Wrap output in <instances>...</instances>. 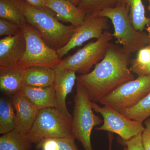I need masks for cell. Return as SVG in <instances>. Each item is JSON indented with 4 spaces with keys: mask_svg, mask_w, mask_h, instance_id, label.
<instances>
[{
    "mask_svg": "<svg viewBox=\"0 0 150 150\" xmlns=\"http://www.w3.org/2000/svg\"><path fill=\"white\" fill-rule=\"evenodd\" d=\"M32 6L37 8H46V0H25Z\"/></svg>",
    "mask_w": 150,
    "mask_h": 150,
    "instance_id": "cell-29",
    "label": "cell"
},
{
    "mask_svg": "<svg viewBox=\"0 0 150 150\" xmlns=\"http://www.w3.org/2000/svg\"><path fill=\"white\" fill-rule=\"evenodd\" d=\"M21 30V26L11 21L0 19V36L15 35Z\"/></svg>",
    "mask_w": 150,
    "mask_h": 150,
    "instance_id": "cell-25",
    "label": "cell"
},
{
    "mask_svg": "<svg viewBox=\"0 0 150 150\" xmlns=\"http://www.w3.org/2000/svg\"><path fill=\"white\" fill-rule=\"evenodd\" d=\"M92 107L94 111L100 113L103 119L102 126L96 128L97 131H107L117 134L123 139L128 140L144 130L143 123L127 118L110 106L101 107L92 102Z\"/></svg>",
    "mask_w": 150,
    "mask_h": 150,
    "instance_id": "cell-9",
    "label": "cell"
},
{
    "mask_svg": "<svg viewBox=\"0 0 150 150\" xmlns=\"http://www.w3.org/2000/svg\"><path fill=\"white\" fill-rule=\"evenodd\" d=\"M46 7L54 12L59 20L69 23L76 28L83 24L86 14L68 0H47Z\"/></svg>",
    "mask_w": 150,
    "mask_h": 150,
    "instance_id": "cell-14",
    "label": "cell"
},
{
    "mask_svg": "<svg viewBox=\"0 0 150 150\" xmlns=\"http://www.w3.org/2000/svg\"><path fill=\"white\" fill-rule=\"evenodd\" d=\"M145 129L142 133V143L145 150H150V118L145 121Z\"/></svg>",
    "mask_w": 150,
    "mask_h": 150,
    "instance_id": "cell-28",
    "label": "cell"
},
{
    "mask_svg": "<svg viewBox=\"0 0 150 150\" xmlns=\"http://www.w3.org/2000/svg\"><path fill=\"white\" fill-rule=\"evenodd\" d=\"M68 1L74 5L78 6L79 5L80 3H81V0H68Z\"/></svg>",
    "mask_w": 150,
    "mask_h": 150,
    "instance_id": "cell-32",
    "label": "cell"
},
{
    "mask_svg": "<svg viewBox=\"0 0 150 150\" xmlns=\"http://www.w3.org/2000/svg\"><path fill=\"white\" fill-rule=\"evenodd\" d=\"M11 102L15 110V129L23 135H26L32 128L39 110L21 91L12 96Z\"/></svg>",
    "mask_w": 150,
    "mask_h": 150,
    "instance_id": "cell-11",
    "label": "cell"
},
{
    "mask_svg": "<svg viewBox=\"0 0 150 150\" xmlns=\"http://www.w3.org/2000/svg\"><path fill=\"white\" fill-rule=\"evenodd\" d=\"M120 2L129 9V18L137 30L142 32L146 25L150 24V19L145 16L142 0H120Z\"/></svg>",
    "mask_w": 150,
    "mask_h": 150,
    "instance_id": "cell-19",
    "label": "cell"
},
{
    "mask_svg": "<svg viewBox=\"0 0 150 150\" xmlns=\"http://www.w3.org/2000/svg\"><path fill=\"white\" fill-rule=\"evenodd\" d=\"M32 144L26 135L16 129L0 137V150H30Z\"/></svg>",
    "mask_w": 150,
    "mask_h": 150,
    "instance_id": "cell-20",
    "label": "cell"
},
{
    "mask_svg": "<svg viewBox=\"0 0 150 150\" xmlns=\"http://www.w3.org/2000/svg\"><path fill=\"white\" fill-rule=\"evenodd\" d=\"M26 41V49L18 65L23 68L42 66L55 69L61 63L57 51L48 46L39 32L26 23L21 27Z\"/></svg>",
    "mask_w": 150,
    "mask_h": 150,
    "instance_id": "cell-6",
    "label": "cell"
},
{
    "mask_svg": "<svg viewBox=\"0 0 150 150\" xmlns=\"http://www.w3.org/2000/svg\"><path fill=\"white\" fill-rule=\"evenodd\" d=\"M150 92V75L138 76L123 84L100 101L121 112L137 105Z\"/></svg>",
    "mask_w": 150,
    "mask_h": 150,
    "instance_id": "cell-8",
    "label": "cell"
},
{
    "mask_svg": "<svg viewBox=\"0 0 150 150\" xmlns=\"http://www.w3.org/2000/svg\"><path fill=\"white\" fill-rule=\"evenodd\" d=\"M46 1H47V0H46Z\"/></svg>",
    "mask_w": 150,
    "mask_h": 150,
    "instance_id": "cell-35",
    "label": "cell"
},
{
    "mask_svg": "<svg viewBox=\"0 0 150 150\" xmlns=\"http://www.w3.org/2000/svg\"><path fill=\"white\" fill-rule=\"evenodd\" d=\"M55 70L42 66L25 68L24 85L36 87L45 88L54 85Z\"/></svg>",
    "mask_w": 150,
    "mask_h": 150,
    "instance_id": "cell-16",
    "label": "cell"
},
{
    "mask_svg": "<svg viewBox=\"0 0 150 150\" xmlns=\"http://www.w3.org/2000/svg\"><path fill=\"white\" fill-rule=\"evenodd\" d=\"M123 150H127V148L126 147H124V149Z\"/></svg>",
    "mask_w": 150,
    "mask_h": 150,
    "instance_id": "cell-34",
    "label": "cell"
},
{
    "mask_svg": "<svg viewBox=\"0 0 150 150\" xmlns=\"http://www.w3.org/2000/svg\"><path fill=\"white\" fill-rule=\"evenodd\" d=\"M129 13L128 8L120 4L95 14L111 21L114 29L112 35L116 39V43L122 45L123 50L131 55L150 43V40L147 35L134 28L129 18Z\"/></svg>",
    "mask_w": 150,
    "mask_h": 150,
    "instance_id": "cell-3",
    "label": "cell"
},
{
    "mask_svg": "<svg viewBox=\"0 0 150 150\" xmlns=\"http://www.w3.org/2000/svg\"><path fill=\"white\" fill-rule=\"evenodd\" d=\"M26 49V41L22 30L15 35L6 36L0 40V67L18 65Z\"/></svg>",
    "mask_w": 150,
    "mask_h": 150,
    "instance_id": "cell-12",
    "label": "cell"
},
{
    "mask_svg": "<svg viewBox=\"0 0 150 150\" xmlns=\"http://www.w3.org/2000/svg\"><path fill=\"white\" fill-rule=\"evenodd\" d=\"M108 20L95 13H86L83 23L76 28L69 41L63 48L57 50L59 58L62 59L71 50L81 46L89 40L98 39L108 28Z\"/></svg>",
    "mask_w": 150,
    "mask_h": 150,
    "instance_id": "cell-10",
    "label": "cell"
},
{
    "mask_svg": "<svg viewBox=\"0 0 150 150\" xmlns=\"http://www.w3.org/2000/svg\"><path fill=\"white\" fill-rule=\"evenodd\" d=\"M92 102L85 89L77 82L72 129L73 137L80 142L84 150H93L91 139L92 131L95 126L100 125L102 122L94 112Z\"/></svg>",
    "mask_w": 150,
    "mask_h": 150,
    "instance_id": "cell-4",
    "label": "cell"
},
{
    "mask_svg": "<svg viewBox=\"0 0 150 150\" xmlns=\"http://www.w3.org/2000/svg\"><path fill=\"white\" fill-rule=\"evenodd\" d=\"M120 4V0H81L78 7L86 13H96L104 9L114 7Z\"/></svg>",
    "mask_w": 150,
    "mask_h": 150,
    "instance_id": "cell-23",
    "label": "cell"
},
{
    "mask_svg": "<svg viewBox=\"0 0 150 150\" xmlns=\"http://www.w3.org/2000/svg\"><path fill=\"white\" fill-rule=\"evenodd\" d=\"M36 148L41 150H59L56 139L47 138L36 144Z\"/></svg>",
    "mask_w": 150,
    "mask_h": 150,
    "instance_id": "cell-27",
    "label": "cell"
},
{
    "mask_svg": "<svg viewBox=\"0 0 150 150\" xmlns=\"http://www.w3.org/2000/svg\"><path fill=\"white\" fill-rule=\"evenodd\" d=\"M131 55L110 42L104 58L94 69L77 76V82L84 88L92 102L99 103L119 86L135 79L129 67Z\"/></svg>",
    "mask_w": 150,
    "mask_h": 150,
    "instance_id": "cell-1",
    "label": "cell"
},
{
    "mask_svg": "<svg viewBox=\"0 0 150 150\" xmlns=\"http://www.w3.org/2000/svg\"><path fill=\"white\" fill-rule=\"evenodd\" d=\"M23 0H0V18L23 26L27 23L23 8Z\"/></svg>",
    "mask_w": 150,
    "mask_h": 150,
    "instance_id": "cell-18",
    "label": "cell"
},
{
    "mask_svg": "<svg viewBox=\"0 0 150 150\" xmlns=\"http://www.w3.org/2000/svg\"><path fill=\"white\" fill-rule=\"evenodd\" d=\"M16 112L11 101L0 99V134H4L15 129Z\"/></svg>",
    "mask_w": 150,
    "mask_h": 150,
    "instance_id": "cell-21",
    "label": "cell"
},
{
    "mask_svg": "<svg viewBox=\"0 0 150 150\" xmlns=\"http://www.w3.org/2000/svg\"><path fill=\"white\" fill-rule=\"evenodd\" d=\"M137 75L138 76L150 75V65L149 67L140 71Z\"/></svg>",
    "mask_w": 150,
    "mask_h": 150,
    "instance_id": "cell-31",
    "label": "cell"
},
{
    "mask_svg": "<svg viewBox=\"0 0 150 150\" xmlns=\"http://www.w3.org/2000/svg\"><path fill=\"white\" fill-rule=\"evenodd\" d=\"M23 8L28 23L40 33L46 44L59 50L69 41L76 27L61 23L53 11L47 8H37L23 0Z\"/></svg>",
    "mask_w": 150,
    "mask_h": 150,
    "instance_id": "cell-2",
    "label": "cell"
},
{
    "mask_svg": "<svg viewBox=\"0 0 150 150\" xmlns=\"http://www.w3.org/2000/svg\"><path fill=\"white\" fill-rule=\"evenodd\" d=\"M148 1L149 3V6H148V9H149V10L150 11V0H148Z\"/></svg>",
    "mask_w": 150,
    "mask_h": 150,
    "instance_id": "cell-33",
    "label": "cell"
},
{
    "mask_svg": "<svg viewBox=\"0 0 150 150\" xmlns=\"http://www.w3.org/2000/svg\"><path fill=\"white\" fill-rule=\"evenodd\" d=\"M117 141L120 144L126 147L127 150H145L142 143V133L128 140L123 139L118 137Z\"/></svg>",
    "mask_w": 150,
    "mask_h": 150,
    "instance_id": "cell-24",
    "label": "cell"
},
{
    "mask_svg": "<svg viewBox=\"0 0 150 150\" xmlns=\"http://www.w3.org/2000/svg\"><path fill=\"white\" fill-rule=\"evenodd\" d=\"M114 38L112 33L105 30L96 41L90 42L74 54L62 59L57 68L74 71L81 75L88 74L104 58L110 41Z\"/></svg>",
    "mask_w": 150,
    "mask_h": 150,
    "instance_id": "cell-7",
    "label": "cell"
},
{
    "mask_svg": "<svg viewBox=\"0 0 150 150\" xmlns=\"http://www.w3.org/2000/svg\"><path fill=\"white\" fill-rule=\"evenodd\" d=\"M59 150H79L73 137L56 139Z\"/></svg>",
    "mask_w": 150,
    "mask_h": 150,
    "instance_id": "cell-26",
    "label": "cell"
},
{
    "mask_svg": "<svg viewBox=\"0 0 150 150\" xmlns=\"http://www.w3.org/2000/svg\"><path fill=\"white\" fill-rule=\"evenodd\" d=\"M26 136L33 144H36L47 138H74L72 118L55 107L40 109Z\"/></svg>",
    "mask_w": 150,
    "mask_h": 150,
    "instance_id": "cell-5",
    "label": "cell"
},
{
    "mask_svg": "<svg viewBox=\"0 0 150 150\" xmlns=\"http://www.w3.org/2000/svg\"><path fill=\"white\" fill-rule=\"evenodd\" d=\"M108 150H112V142L113 140V133L108 132Z\"/></svg>",
    "mask_w": 150,
    "mask_h": 150,
    "instance_id": "cell-30",
    "label": "cell"
},
{
    "mask_svg": "<svg viewBox=\"0 0 150 150\" xmlns=\"http://www.w3.org/2000/svg\"><path fill=\"white\" fill-rule=\"evenodd\" d=\"M39 110L55 107L54 86L41 88L24 85L21 91Z\"/></svg>",
    "mask_w": 150,
    "mask_h": 150,
    "instance_id": "cell-17",
    "label": "cell"
},
{
    "mask_svg": "<svg viewBox=\"0 0 150 150\" xmlns=\"http://www.w3.org/2000/svg\"><path fill=\"white\" fill-rule=\"evenodd\" d=\"M25 68L18 65L10 67H0V88L12 96L21 91L24 85Z\"/></svg>",
    "mask_w": 150,
    "mask_h": 150,
    "instance_id": "cell-15",
    "label": "cell"
},
{
    "mask_svg": "<svg viewBox=\"0 0 150 150\" xmlns=\"http://www.w3.org/2000/svg\"><path fill=\"white\" fill-rule=\"evenodd\" d=\"M55 70L54 86L55 92V108L70 118L72 115L69 112L66 99L74 86L77 76L74 71L56 68Z\"/></svg>",
    "mask_w": 150,
    "mask_h": 150,
    "instance_id": "cell-13",
    "label": "cell"
},
{
    "mask_svg": "<svg viewBox=\"0 0 150 150\" xmlns=\"http://www.w3.org/2000/svg\"><path fill=\"white\" fill-rule=\"evenodd\" d=\"M121 112L127 118L143 123L150 116V92L137 105Z\"/></svg>",
    "mask_w": 150,
    "mask_h": 150,
    "instance_id": "cell-22",
    "label": "cell"
}]
</instances>
